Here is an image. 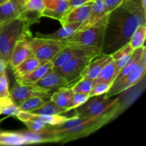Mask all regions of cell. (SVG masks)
<instances>
[{
  "mask_svg": "<svg viewBox=\"0 0 146 146\" xmlns=\"http://www.w3.org/2000/svg\"><path fill=\"white\" fill-rule=\"evenodd\" d=\"M146 12L138 0H125L108 14L102 53L111 54L129 41L140 25L145 24Z\"/></svg>",
  "mask_w": 146,
  "mask_h": 146,
  "instance_id": "6da1fadb",
  "label": "cell"
},
{
  "mask_svg": "<svg viewBox=\"0 0 146 146\" xmlns=\"http://www.w3.org/2000/svg\"><path fill=\"white\" fill-rule=\"evenodd\" d=\"M120 106L118 103L111 108L109 111L84 121L82 123L65 130L51 131L57 138V143H66L69 141H75L79 138H84L96 132L104 125L109 122L114 117L116 116L119 111Z\"/></svg>",
  "mask_w": 146,
  "mask_h": 146,
  "instance_id": "7a4b0ae2",
  "label": "cell"
},
{
  "mask_svg": "<svg viewBox=\"0 0 146 146\" xmlns=\"http://www.w3.org/2000/svg\"><path fill=\"white\" fill-rule=\"evenodd\" d=\"M31 26L21 17L0 26V55L8 64L17 41L24 36H32Z\"/></svg>",
  "mask_w": 146,
  "mask_h": 146,
  "instance_id": "3957f363",
  "label": "cell"
},
{
  "mask_svg": "<svg viewBox=\"0 0 146 146\" xmlns=\"http://www.w3.org/2000/svg\"><path fill=\"white\" fill-rule=\"evenodd\" d=\"M108 20V19H107ZM107 21L93 27L77 31L71 36L61 40V44L66 46L97 47L102 50Z\"/></svg>",
  "mask_w": 146,
  "mask_h": 146,
  "instance_id": "277c9868",
  "label": "cell"
},
{
  "mask_svg": "<svg viewBox=\"0 0 146 146\" xmlns=\"http://www.w3.org/2000/svg\"><path fill=\"white\" fill-rule=\"evenodd\" d=\"M118 98L113 99L112 97L107 98L105 94L90 97L85 104L75 108L74 115L89 120L109 111L118 104Z\"/></svg>",
  "mask_w": 146,
  "mask_h": 146,
  "instance_id": "5b68a950",
  "label": "cell"
},
{
  "mask_svg": "<svg viewBox=\"0 0 146 146\" xmlns=\"http://www.w3.org/2000/svg\"><path fill=\"white\" fill-rule=\"evenodd\" d=\"M146 70V52L143 55L135 68L129 73L121 78L118 81L111 85L109 91L105 94L107 98H111L113 96L118 95L127 90L130 89L131 87L137 84L145 74Z\"/></svg>",
  "mask_w": 146,
  "mask_h": 146,
  "instance_id": "8992f818",
  "label": "cell"
},
{
  "mask_svg": "<svg viewBox=\"0 0 146 146\" xmlns=\"http://www.w3.org/2000/svg\"><path fill=\"white\" fill-rule=\"evenodd\" d=\"M30 46L34 56L41 64L52 61L56 55L64 48V45L60 41L37 36L31 38Z\"/></svg>",
  "mask_w": 146,
  "mask_h": 146,
  "instance_id": "52a82bcc",
  "label": "cell"
},
{
  "mask_svg": "<svg viewBox=\"0 0 146 146\" xmlns=\"http://www.w3.org/2000/svg\"><path fill=\"white\" fill-rule=\"evenodd\" d=\"M102 54V50L97 47L81 46H66L52 59L54 68H58L72 58L80 56H91L96 58Z\"/></svg>",
  "mask_w": 146,
  "mask_h": 146,
  "instance_id": "ba28073f",
  "label": "cell"
},
{
  "mask_svg": "<svg viewBox=\"0 0 146 146\" xmlns=\"http://www.w3.org/2000/svg\"><path fill=\"white\" fill-rule=\"evenodd\" d=\"M94 57L80 56L76 57L67 61L58 68H54L56 72L61 74L70 84V85L81 78V74L84 68L92 61Z\"/></svg>",
  "mask_w": 146,
  "mask_h": 146,
  "instance_id": "9c48e42d",
  "label": "cell"
},
{
  "mask_svg": "<svg viewBox=\"0 0 146 146\" xmlns=\"http://www.w3.org/2000/svg\"><path fill=\"white\" fill-rule=\"evenodd\" d=\"M51 94L41 89L34 85L19 84L17 82L14 84L11 89H10L9 97L17 105H19L22 101L29 98L34 96H38L46 100H49Z\"/></svg>",
  "mask_w": 146,
  "mask_h": 146,
  "instance_id": "30bf717a",
  "label": "cell"
},
{
  "mask_svg": "<svg viewBox=\"0 0 146 146\" xmlns=\"http://www.w3.org/2000/svg\"><path fill=\"white\" fill-rule=\"evenodd\" d=\"M33 36H24L17 41L11 51L9 65L14 68L27 58L34 56L30 46V40Z\"/></svg>",
  "mask_w": 146,
  "mask_h": 146,
  "instance_id": "8fae6325",
  "label": "cell"
},
{
  "mask_svg": "<svg viewBox=\"0 0 146 146\" xmlns=\"http://www.w3.org/2000/svg\"><path fill=\"white\" fill-rule=\"evenodd\" d=\"M44 4L46 8L41 16L58 20L61 24L65 14L71 9L68 0H44Z\"/></svg>",
  "mask_w": 146,
  "mask_h": 146,
  "instance_id": "7c38bea8",
  "label": "cell"
},
{
  "mask_svg": "<svg viewBox=\"0 0 146 146\" xmlns=\"http://www.w3.org/2000/svg\"><path fill=\"white\" fill-rule=\"evenodd\" d=\"M34 85L51 94V91L53 90H58L62 87L69 86L70 84L63 76L53 68Z\"/></svg>",
  "mask_w": 146,
  "mask_h": 146,
  "instance_id": "4fadbf2b",
  "label": "cell"
},
{
  "mask_svg": "<svg viewBox=\"0 0 146 146\" xmlns=\"http://www.w3.org/2000/svg\"><path fill=\"white\" fill-rule=\"evenodd\" d=\"M112 60L111 54L102 53L90 61L81 73V78H90L94 81L104 67Z\"/></svg>",
  "mask_w": 146,
  "mask_h": 146,
  "instance_id": "5bb4252c",
  "label": "cell"
},
{
  "mask_svg": "<svg viewBox=\"0 0 146 146\" xmlns=\"http://www.w3.org/2000/svg\"><path fill=\"white\" fill-rule=\"evenodd\" d=\"M94 1H88L81 4L78 7L70 9L69 11L65 14L61 26L67 23L79 22L82 24L87 19L92 9Z\"/></svg>",
  "mask_w": 146,
  "mask_h": 146,
  "instance_id": "9a60e30c",
  "label": "cell"
},
{
  "mask_svg": "<svg viewBox=\"0 0 146 146\" xmlns=\"http://www.w3.org/2000/svg\"><path fill=\"white\" fill-rule=\"evenodd\" d=\"M17 118L21 121H27L30 119H36L41 121L48 125H56L64 123V121L69 119L70 117L58 115H41V114H36L31 112L21 111L17 114Z\"/></svg>",
  "mask_w": 146,
  "mask_h": 146,
  "instance_id": "2e32d148",
  "label": "cell"
},
{
  "mask_svg": "<svg viewBox=\"0 0 146 146\" xmlns=\"http://www.w3.org/2000/svg\"><path fill=\"white\" fill-rule=\"evenodd\" d=\"M53 68H54V66L51 61L43 63L29 74L15 78L16 82L19 84L32 85L36 83L38 80L41 79L45 74L51 71Z\"/></svg>",
  "mask_w": 146,
  "mask_h": 146,
  "instance_id": "e0dca14e",
  "label": "cell"
},
{
  "mask_svg": "<svg viewBox=\"0 0 146 146\" xmlns=\"http://www.w3.org/2000/svg\"><path fill=\"white\" fill-rule=\"evenodd\" d=\"M25 138L26 144L43 143H57V138L51 131H41L33 132L30 131H19Z\"/></svg>",
  "mask_w": 146,
  "mask_h": 146,
  "instance_id": "ac0fdd59",
  "label": "cell"
},
{
  "mask_svg": "<svg viewBox=\"0 0 146 146\" xmlns=\"http://www.w3.org/2000/svg\"><path fill=\"white\" fill-rule=\"evenodd\" d=\"M81 24V23L79 22L67 23L61 26V28L56 31L55 32L51 33V34H41V33L38 32L36 33L35 36L61 41V40L68 38L75 34Z\"/></svg>",
  "mask_w": 146,
  "mask_h": 146,
  "instance_id": "d6986e66",
  "label": "cell"
},
{
  "mask_svg": "<svg viewBox=\"0 0 146 146\" xmlns=\"http://www.w3.org/2000/svg\"><path fill=\"white\" fill-rule=\"evenodd\" d=\"M74 94L71 87H62L53 93L50 99L59 107L70 111Z\"/></svg>",
  "mask_w": 146,
  "mask_h": 146,
  "instance_id": "ffe728a7",
  "label": "cell"
},
{
  "mask_svg": "<svg viewBox=\"0 0 146 146\" xmlns=\"http://www.w3.org/2000/svg\"><path fill=\"white\" fill-rule=\"evenodd\" d=\"M145 52H146V48L145 46L143 47H141V48L134 49L133 51L132 52V54H131L130 57L128 58L126 64H125V66L123 67L122 69L119 71V73L117 74V76H115L113 84L115 83V81L120 80L121 78H122L123 77L126 76L127 74H128L129 73H131V71L135 68L137 64H138L140 60H141V58H142L143 55Z\"/></svg>",
  "mask_w": 146,
  "mask_h": 146,
  "instance_id": "44dd1931",
  "label": "cell"
},
{
  "mask_svg": "<svg viewBox=\"0 0 146 146\" xmlns=\"http://www.w3.org/2000/svg\"><path fill=\"white\" fill-rule=\"evenodd\" d=\"M21 10L11 0L0 5V24H5L18 18L21 15Z\"/></svg>",
  "mask_w": 146,
  "mask_h": 146,
  "instance_id": "7402d4cb",
  "label": "cell"
},
{
  "mask_svg": "<svg viewBox=\"0 0 146 146\" xmlns=\"http://www.w3.org/2000/svg\"><path fill=\"white\" fill-rule=\"evenodd\" d=\"M26 144L25 138L19 131H3L0 133V145L18 146Z\"/></svg>",
  "mask_w": 146,
  "mask_h": 146,
  "instance_id": "603a6c76",
  "label": "cell"
},
{
  "mask_svg": "<svg viewBox=\"0 0 146 146\" xmlns=\"http://www.w3.org/2000/svg\"><path fill=\"white\" fill-rule=\"evenodd\" d=\"M41 64V62L36 57L32 56L24 60L17 67L13 68L14 76L15 78H17V77L22 76L26 74H29L35 68H36Z\"/></svg>",
  "mask_w": 146,
  "mask_h": 146,
  "instance_id": "cb8c5ba5",
  "label": "cell"
},
{
  "mask_svg": "<svg viewBox=\"0 0 146 146\" xmlns=\"http://www.w3.org/2000/svg\"><path fill=\"white\" fill-rule=\"evenodd\" d=\"M116 76L115 73V65L114 60L110 61L104 67L98 76L94 81V84L101 82H106L112 85Z\"/></svg>",
  "mask_w": 146,
  "mask_h": 146,
  "instance_id": "d4e9b609",
  "label": "cell"
},
{
  "mask_svg": "<svg viewBox=\"0 0 146 146\" xmlns=\"http://www.w3.org/2000/svg\"><path fill=\"white\" fill-rule=\"evenodd\" d=\"M67 112H68V111L61 108L58 105H56L54 101L49 99L46 101L45 103L40 108L31 113L41 114V115H58V114H62Z\"/></svg>",
  "mask_w": 146,
  "mask_h": 146,
  "instance_id": "484cf974",
  "label": "cell"
},
{
  "mask_svg": "<svg viewBox=\"0 0 146 146\" xmlns=\"http://www.w3.org/2000/svg\"><path fill=\"white\" fill-rule=\"evenodd\" d=\"M146 37V27L145 24L138 26L134 31L130 38L128 43L133 49L141 48L145 46Z\"/></svg>",
  "mask_w": 146,
  "mask_h": 146,
  "instance_id": "4316f807",
  "label": "cell"
},
{
  "mask_svg": "<svg viewBox=\"0 0 146 146\" xmlns=\"http://www.w3.org/2000/svg\"><path fill=\"white\" fill-rule=\"evenodd\" d=\"M19 111V106L9 96L0 100V115H7L17 117Z\"/></svg>",
  "mask_w": 146,
  "mask_h": 146,
  "instance_id": "83f0119b",
  "label": "cell"
},
{
  "mask_svg": "<svg viewBox=\"0 0 146 146\" xmlns=\"http://www.w3.org/2000/svg\"><path fill=\"white\" fill-rule=\"evenodd\" d=\"M47 100L38 96H34L24 100L19 105L21 111L33 112L41 106Z\"/></svg>",
  "mask_w": 146,
  "mask_h": 146,
  "instance_id": "f1b7e54d",
  "label": "cell"
},
{
  "mask_svg": "<svg viewBox=\"0 0 146 146\" xmlns=\"http://www.w3.org/2000/svg\"><path fill=\"white\" fill-rule=\"evenodd\" d=\"M94 84V80L87 78H80L74 85L71 86V88L74 93L89 94Z\"/></svg>",
  "mask_w": 146,
  "mask_h": 146,
  "instance_id": "f546056e",
  "label": "cell"
},
{
  "mask_svg": "<svg viewBox=\"0 0 146 146\" xmlns=\"http://www.w3.org/2000/svg\"><path fill=\"white\" fill-rule=\"evenodd\" d=\"M9 85L7 72H0V100L9 96Z\"/></svg>",
  "mask_w": 146,
  "mask_h": 146,
  "instance_id": "4dcf8cb0",
  "label": "cell"
},
{
  "mask_svg": "<svg viewBox=\"0 0 146 146\" xmlns=\"http://www.w3.org/2000/svg\"><path fill=\"white\" fill-rule=\"evenodd\" d=\"M111 86V84H108V83L106 82H101L97 83V84H94V86H93L91 91H90L89 94H88L89 97L96 96L106 94L108 91H109Z\"/></svg>",
  "mask_w": 146,
  "mask_h": 146,
  "instance_id": "1f68e13d",
  "label": "cell"
},
{
  "mask_svg": "<svg viewBox=\"0 0 146 146\" xmlns=\"http://www.w3.org/2000/svg\"><path fill=\"white\" fill-rule=\"evenodd\" d=\"M133 48L131 47V46L130 45L129 43H127V44H124L123 46L120 47L119 48L116 50V51H113V53H111V55L112 57L113 60H118L120 58H123V57L128 56H130L132 52L133 51Z\"/></svg>",
  "mask_w": 146,
  "mask_h": 146,
  "instance_id": "d6a6232c",
  "label": "cell"
},
{
  "mask_svg": "<svg viewBox=\"0 0 146 146\" xmlns=\"http://www.w3.org/2000/svg\"><path fill=\"white\" fill-rule=\"evenodd\" d=\"M23 123L25 124L29 131H33V132H38V131H44L47 127V125H48L36 119L27 120V121H24Z\"/></svg>",
  "mask_w": 146,
  "mask_h": 146,
  "instance_id": "836d02e7",
  "label": "cell"
},
{
  "mask_svg": "<svg viewBox=\"0 0 146 146\" xmlns=\"http://www.w3.org/2000/svg\"><path fill=\"white\" fill-rule=\"evenodd\" d=\"M89 95L88 94H84V93H74L72 98V103H71V109H75L78 108L80 106L85 104L88 99H89Z\"/></svg>",
  "mask_w": 146,
  "mask_h": 146,
  "instance_id": "e575fe53",
  "label": "cell"
},
{
  "mask_svg": "<svg viewBox=\"0 0 146 146\" xmlns=\"http://www.w3.org/2000/svg\"><path fill=\"white\" fill-rule=\"evenodd\" d=\"M107 12L109 14L123 3L125 0H104Z\"/></svg>",
  "mask_w": 146,
  "mask_h": 146,
  "instance_id": "d590c367",
  "label": "cell"
},
{
  "mask_svg": "<svg viewBox=\"0 0 146 146\" xmlns=\"http://www.w3.org/2000/svg\"><path fill=\"white\" fill-rule=\"evenodd\" d=\"M95 1V0H69V4L71 8H73V7H78V6L81 5V4H83L84 3H86L88 1Z\"/></svg>",
  "mask_w": 146,
  "mask_h": 146,
  "instance_id": "8d00e7d4",
  "label": "cell"
},
{
  "mask_svg": "<svg viewBox=\"0 0 146 146\" xmlns=\"http://www.w3.org/2000/svg\"><path fill=\"white\" fill-rule=\"evenodd\" d=\"M8 66V62L0 55V72L5 71L6 70H7V68Z\"/></svg>",
  "mask_w": 146,
  "mask_h": 146,
  "instance_id": "74e56055",
  "label": "cell"
},
{
  "mask_svg": "<svg viewBox=\"0 0 146 146\" xmlns=\"http://www.w3.org/2000/svg\"><path fill=\"white\" fill-rule=\"evenodd\" d=\"M11 1H13L14 3H15V4L18 6V7L20 9V10H21V13H22L23 8H24V4H25L26 0H11Z\"/></svg>",
  "mask_w": 146,
  "mask_h": 146,
  "instance_id": "f35d334b",
  "label": "cell"
},
{
  "mask_svg": "<svg viewBox=\"0 0 146 146\" xmlns=\"http://www.w3.org/2000/svg\"><path fill=\"white\" fill-rule=\"evenodd\" d=\"M138 1H139L140 5L141 6L143 9L146 12V0H138Z\"/></svg>",
  "mask_w": 146,
  "mask_h": 146,
  "instance_id": "ab89813d",
  "label": "cell"
},
{
  "mask_svg": "<svg viewBox=\"0 0 146 146\" xmlns=\"http://www.w3.org/2000/svg\"><path fill=\"white\" fill-rule=\"evenodd\" d=\"M9 1V0H0V5L2 4H4V3L7 2V1Z\"/></svg>",
  "mask_w": 146,
  "mask_h": 146,
  "instance_id": "60d3db41",
  "label": "cell"
},
{
  "mask_svg": "<svg viewBox=\"0 0 146 146\" xmlns=\"http://www.w3.org/2000/svg\"><path fill=\"white\" fill-rule=\"evenodd\" d=\"M6 119V118H0V124L1 123V122H2V121H4V120Z\"/></svg>",
  "mask_w": 146,
  "mask_h": 146,
  "instance_id": "b9f144b4",
  "label": "cell"
},
{
  "mask_svg": "<svg viewBox=\"0 0 146 146\" xmlns=\"http://www.w3.org/2000/svg\"><path fill=\"white\" fill-rule=\"evenodd\" d=\"M1 131H0V133H1Z\"/></svg>",
  "mask_w": 146,
  "mask_h": 146,
  "instance_id": "7bdbcfd3",
  "label": "cell"
},
{
  "mask_svg": "<svg viewBox=\"0 0 146 146\" xmlns=\"http://www.w3.org/2000/svg\"><path fill=\"white\" fill-rule=\"evenodd\" d=\"M68 1H69V0H68Z\"/></svg>",
  "mask_w": 146,
  "mask_h": 146,
  "instance_id": "ee69618b",
  "label": "cell"
},
{
  "mask_svg": "<svg viewBox=\"0 0 146 146\" xmlns=\"http://www.w3.org/2000/svg\"><path fill=\"white\" fill-rule=\"evenodd\" d=\"M0 26H1V24H0Z\"/></svg>",
  "mask_w": 146,
  "mask_h": 146,
  "instance_id": "f6af8a7d",
  "label": "cell"
}]
</instances>
